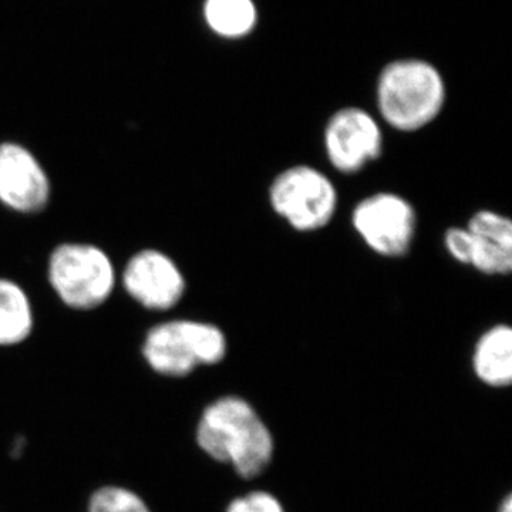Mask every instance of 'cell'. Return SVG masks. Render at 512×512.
<instances>
[{
    "mask_svg": "<svg viewBox=\"0 0 512 512\" xmlns=\"http://www.w3.org/2000/svg\"><path fill=\"white\" fill-rule=\"evenodd\" d=\"M225 512H288L274 493L262 488L249 490L229 501Z\"/></svg>",
    "mask_w": 512,
    "mask_h": 512,
    "instance_id": "15",
    "label": "cell"
},
{
    "mask_svg": "<svg viewBox=\"0 0 512 512\" xmlns=\"http://www.w3.org/2000/svg\"><path fill=\"white\" fill-rule=\"evenodd\" d=\"M49 279L69 308L89 311L107 301L116 284V272L100 248L64 244L50 256Z\"/></svg>",
    "mask_w": 512,
    "mask_h": 512,
    "instance_id": "5",
    "label": "cell"
},
{
    "mask_svg": "<svg viewBox=\"0 0 512 512\" xmlns=\"http://www.w3.org/2000/svg\"><path fill=\"white\" fill-rule=\"evenodd\" d=\"M466 228L473 241L470 266L488 276L510 275L512 271V222L493 210L474 212Z\"/></svg>",
    "mask_w": 512,
    "mask_h": 512,
    "instance_id": "10",
    "label": "cell"
},
{
    "mask_svg": "<svg viewBox=\"0 0 512 512\" xmlns=\"http://www.w3.org/2000/svg\"><path fill=\"white\" fill-rule=\"evenodd\" d=\"M194 440L204 456L244 480L261 477L275 458L271 427L254 404L239 394H224L201 410Z\"/></svg>",
    "mask_w": 512,
    "mask_h": 512,
    "instance_id": "1",
    "label": "cell"
},
{
    "mask_svg": "<svg viewBox=\"0 0 512 512\" xmlns=\"http://www.w3.org/2000/svg\"><path fill=\"white\" fill-rule=\"evenodd\" d=\"M352 227L376 255L403 258L409 254L416 238L417 214L412 202L402 195L375 192L353 208Z\"/></svg>",
    "mask_w": 512,
    "mask_h": 512,
    "instance_id": "6",
    "label": "cell"
},
{
    "mask_svg": "<svg viewBox=\"0 0 512 512\" xmlns=\"http://www.w3.org/2000/svg\"><path fill=\"white\" fill-rule=\"evenodd\" d=\"M49 195V180L35 156L18 144H0V201L32 214L46 207Z\"/></svg>",
    "mask_w": 512,
    "mask_h": 512,
    "instance_id": "9",
    "label": "cell"
},
{
    "mask_svg": "<svg viewBox=\"0 0 512 512\" xmlns=\"http://www.w3.org/2000/svg\"><path fill=\"white\" fill-rule=\"evenodd\" d=\"M444 247L447 254L458 264L470 266L473 241L466 227H451L444 234Z\"/></svg>",
    "mask_w": 512,
    "mask_h": 512,
    "instance_id": "16",
    "label": "cell"
},
{
    "mask_svg": "<svg viewBox=\"0 0 512 512\" xmlns=\"http://www.w3.org/2000/svg\"><path fill=\"white\" fill-rule=\"evenodd\" d=\"M447 87L437 67L420 59L387 64L376 86L380 119L399 133H417L439 119Z\"/></svg>",
    "mask_w": 512,
    "mask_h": 512,
    "instance_id": "2",
    "label": "cell"
},
{
    "mask_svg": "<svg viewBox=\"0 0 512 512\" xmlns=\"http://www.w3.org/2000/svg\"><path fill=\"white\" fill-rule=\"evenodd\" d=\"M204 16L212 32L227 39L247 36L256 23L252 0H205Z\"/></svg>",
    "mask_w": 512,
    "mask_h": 512,
    "instance_id": "13",
    "label": "cell"
},
{
    "mask_svg": "<svg viewBox=\"0 0 512 512\" xmlns=\"http://www.w3.org/2000/svg\"><path fill=\"white\" fill-rule=\"evenodd\" d=\"M497 512H512V495L511 494L505 495L503 500H501L500 505H498Z\"/></svg>",
    "mask_w": 512,
    "mask_h": 512,
    "instance_id": "17",
    "label": "cell"
},
{
    "mask_svg": "<svg viewBox=\"0 0 512 512\" xmlns=\"http://www.w3.org/2000/svg\"><path fill=\"white\" fill-rule=\"evenodd\" d=\"M323 147L329 164L338 173H360L382 157V126L365 109L343 107L329 117L323 130Z\"/></svg>",
    "mask_w": 512,
    "mask_h": 512,
    "instance_id": "7",
    "label": "cell"
},
{
    "mask_svg": "<svg viewBox=\"0 0 512 512\" xmlns=\"http://www.w3.org/2000/svg\"><path fill=\"white\" fill-rule=\"evenodd\" d=\"M471 367L478 382L493 389H505L512 383V329L507 323H495L481 333L471 355Z\"/></svg>",
    "mask_w": 512,
    "mask_h": 512,
    "instance_id": "11",
    "label": "cell"
},
{
    "mask_svg": "<svg viewBox=\"0 0 512 512\" xmlns=\"http://www.w3.org/2000/svg\"><path fill=\"white\" fill-rule=\"evenodd\" d=\"M272 211L303 234L328 227L338 211L339 194L328 175L312 165H292L281 171L268 190Z\"/></svg>",
    "mask_w": 512,
    "mask_h": 512,
    "instance_id": "4",
    "label": "cell"
},
{
    "mask_svg": "<svg viewBox=\"0 0 512 512\" xmlns=\"http://www.w3.org/2000/svg\"><path fill=\"white\" fill-rule=\"evenodd\" d=\"M141 353L156 375L184 379L200 367L224 362L228 339L214 323L168 320L148 330Z\"/></svg>",
    "mask_w": 512,
    "mask_h": 512,
    "instance_id": "3",
    "label": "cell"
},
{
    "mask_svg": "<svg viewBox=\"0 0 512 512\" xmlns=\"http://www.w3.org/2000/svg\"><path fill=\"white\" fill-rule=\"evenodd\" d=\"M84 512H154L146 498L124 484H103L90 493Z\"/></svg>",
    "mask_w": 512,
    "mask_h": 512,
    "instance_id": "14",
    "label": "cell"
},
{
    "mask_svg": "<svg viewBox=\"0 0 512 512\" xmlns=\"http://www.w3.org/2000/svg\"><path fill=\"white\" fill-rule=\"evenodd\" d=\"M128 295L153 311H168L183 299L185 279L173 259L154 249L138 252L123 274Z\"/></svg>",
    "mask_w": 512,
    "mask_h": 512,
    "instance_id": "8",
    "label": "cell"
},
{
    "mask_svg": "<svg viewBox=\"0 0 512 512\" xmlns=\"http://www.w3.org/2000/svg\"><path fill=\"white\" fill-rule=\"evenodd\" d=\"M33 330V312L25 291L0 279V348L20 345Z\"/></svg>",
    "mask_w": 512,
    "mask_h": 512,
    "instance_id": "12",
    "label": "cell"
}]
</instances>
